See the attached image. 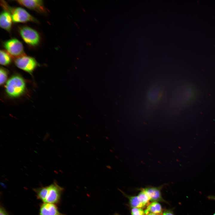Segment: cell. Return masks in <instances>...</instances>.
Segmentation results:
<instances>
[{"label":"cell","mask_w":215,"mask_h":215,"mask_svg":"<svg viewBox=\"0 0 215 215\" xmlns=\"http://www.w3.org/2000/svg\"><path fill=\"white\" fill-rule=\"evenodd\" d=\"M162 186L159 187L149 186L143 188L148 194L153 202H165L161 193Z\"/></svg>","instance_id":"10"},{"label":"cell","mask_w":215,"mask_h":215,"mask_svg":"<svg viewBox=\"0 0 215 215\" xmlns=\"http://www.w3.org/2000/svg\"><path fill=\"white\" fill-rule=\"evenodd\" d=\"M142 202L146 206L149 204L150 201V198L147 192L143 188L141 189V191L137 195Z\"/></svg>","instance_id":"15"},{"label":"cell","mask_w":215,"mask_h":215,"mask_svg":"<svg viewBox=\"0 0 215 215\" xmlns=\"http://www.w3.org/2000/svg\"><path fill=\"white\" fill-rule=\"evenodd\" d=\"M131 214V215H145L144 211L141 208H132Z\"/></svg>","instance_id":"17"},{"label":"cell","mask_w":215,"mask_h":215,"mask_svg":"<svg viewBox=\"0 0 215 215\" xmlns=\"http://www.w3.org/2000/svg\"><path fill=\"white\" fill-rule=\"evenodd\" d=\"M146 215H158L156 214H153V213H149Z\"/></svg>","instance_id":"20"},{"label":"cell","mask_w":215,"mask_h":215,"mask_svg":"<svg viewBox=\"0 0 215 215\" xmlns=\"http://www.w3.org/2000/svg\"><path fill=\"white\" fill-rule=\"evenodd\" d=\"M210 198L212 199H215V196H210Z\"/></svg>","instance_id":"21"},{"label":"cell","mask_w":215,"mask_h":215,"mask_svg":"<svg viewBox=\"0 0 215 215\" xmlns=\"http://www.w3.org/2000/svg\"><path fill=\"white\" fill-rule=\"evenodd\" d=\"M163 90L159 84L153 85L149 88L146 94V100L148 105H155L160 102L162 98Z\"/></svg>","instance_id":"6"},{"label":"cell","mask_w":215,"mask_h":215,"mask_svg":"<svg viewBox=\"0 0 215 215\" xmlns=\"http://www.w3.org/2000/svg\"><path fill=\"white\" fill-rule=\"evenodd\" d=\"M3 46L11 56L16 58L25 55L22 43L16 39L13 38L5 41Z\"/></svg>","instance_id":"4"},{"label":"cell","mask_w":215,"mask_h":215,"mask_svg":"<svg viewBox=\"0 0 215 215\" xmlns=\"http://www.w3.org/2000/svg\"><path fill=\"white\" fill-rule=\"evenodd\" d=\"M145 215L149 213H153L158 215H161L162 209L160 204L158 202H153L149 203L144 211Z\"/></svg>","instance_id":"12"},{"label":"cell","mask_w":215,"mask_h":215,"mask_svg":"<svg viewBox=\"0 0 215 215\" xmlns=\"http://www.w3.org/2000/svg\"><path fill=\"white\" fill-rule=\"evenodd\" d=\"M129 199V204L132 208H142L145 207L140 201L137 196H129L125 195Z\"/></svg>","instance_id":"13"},{"label":"cell","mask_w":215,"mask_h":215,"mask_svg":"<svg viewBox=\"0 0 215 215\" xmlns=\"http://www.w3.org/2000/svg\"><path fill=\"white\" fill-rule=\"evenodd\" d=\"M63 190L56 182L47 186L33 189L37 198L43 202L55 204L59 202Z\"/></svg>","instance_id":"1"},{"label":"cell","mask_w":215,"mask_h":215,"mask_svg":"<svg viewBox=\"0 0 215 215\" xmlns=\"http://www.w3.org/2000/svg\"><path fill=\"white\" fill-rule=\"evenodd\" d=\"M39 215H65L61 213L55 204L43 202L40 205Z\"/></svg>","instance_id":"9"},{"label":"cell","mask_w":215,"mask_h":215,"mask_svg":"<svg viewBox=\"0 0 215 215\" xmlns=\"http://www.w3.org/2000/svg\"><path fill=\"white\" fill-rule=\"evenodd\" d=\"M15 63L18 67L30 73H31L38 65L34 58L26 55L16 58Z\"/></svg>","instance_id":"7"},{"label":"cell","mask_w":215,"mask_h":215,"mask_svg":"<svg viewBox=\"0 0 215 215\" xmlns=\"http://www.w3.org/2000/svg\"><path fill=\"white\" fill-rule=\"evenodd\" d=\"M25 89L24 80L21 76L18 75L10 77L5 85L6 93L12 98H16L22 95L24 92Z\"/></svg>","instance_id":"2"},{"label":"cell","mask_w":215,"mask_h":215,"mask_svg":"<svg viewBox=\"0 0 215 215\" xmlns=\"http://www.w3.org/2000/svg\"><path fill=\"white\" fill-rule=\"evenodd\" d=\"M161 215H174V214L172 211L170 209H167L163 211Z\"/></svg>","instance_id":"18"},{"label":"cell","mask_w":215,"mask_h":215,"mask_svg":"<svg viewBox=\"0 0 215 215\" xmlns=\"http://www.w3.org/2000/svg\"><path fill=\"white\" fill-rule=\"evenodd\" d=\"M7 75V70L4 68L1 67L0 70V84L1 85L4 84L6 81Z\"/></svg>","instance_id":"16"},{"label":"cell","mask_w":215,"mask_h":215,"mask_svg":"<svg viewBox=\"0 0 215 215\" xmlns=\"http://www.w3.org/2000/svg\"><path fill=\"white\" fill-rule=\"evenodd\" d=\"M1 4L5 10L10 13L13 21L14 22H37L36 20L34 17L22 8H12L3 1L1 2Z\"/></svg>","instance_id":"3"},{"label":"cell","mask_w":215,"mask_h":215,"mask_svg":"<svg viewBox=\"0 0 215 215\" xmlns=\"http://www.w3.org/2000/svg\"><path fill=\"white\" fill-rule=\"evenodd\" d=\"M16 1L21 5L40 13H45L46 9L41 0H18Z\"/></svg>","instance_id":"8"},{"label":"cell","mask_w":215,"mask_h":215,"mask_svg":"<svg viewBox=\"0 0 215 215\" xmlns=\"http://www.w3.org/2000/svg\"><path fill=\"white\" fill-rule=\"evenodd\" d=\"M13 21L11 14L6 10L2 12L0 16V26L1 28L9 32L11 29Z\"/></svg>","instance_id":"11"},{"label":"cell","mask_w":215,"mask_h":215,"mask_svg":"<svg viewBox=\"0 0 215 215\" xmlns=\"http://www.w3.org/2000/svg\"><path fill=\"white\" fill-rule=\"evenodd\" d=\"M214 215H215V214H214Z\"/></svg>","instance_id":"23"},{"label":"cell","mask_w":215,"mask_h":215,"mask_svg":"<svg viewBox=\"0 0 215 215\" xmlns=\"http://www.w3.org/2000/svg\"><path fill=\"white\" fill-rule=\"evenodd\" d=\"M115 215H120L119 214H115Z\"/></svg>","instance_id":"22"},{"label":"cell","mask_w":215,"mask_h":215,"mask_svg":"<svg viewBox=\"0 0 215 215\" xmlns=\"http://www.w3.org/2000/svg\"><path fill=\"white\" fill-rule=\"evenodd\" d=\"M11 56L6 51L1 50L0 51V63L3 65L9 64L11 62Z\"/></svg>","instance_id":"14"},{"label":"cell","mask_w":215,"mask_h":215,"mask_svg":"<svg viewBox=\"0 0 215 215\" xmlns=\"http://www.w3.org/2000/svg\"><path fill=\"white\" fill-rule=\"evenodd\" d=\"M20 34L24 41L29 45H37L40 41V36L38 32L28 26H23L19 29Z\"/></svg>","instance_id":"5"},{"label":"cell","mask_w":215,"mask_h":215,"mask_svg":"<svg viewBox=\"0 0 215 215\" xmlns=\"http://www.w3.org/2000/svg\"><path fill=\"white\" fill-rule=\"evenodd\" d=\"M0 215H8L5 209L1 206L0 208Z\"/></svg>","instance_id":"19"}]
</instances>
